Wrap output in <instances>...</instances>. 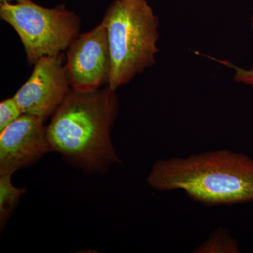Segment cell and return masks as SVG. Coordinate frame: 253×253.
<instances>
[{"mask_svg":"<svg viewBox=\"0 0 253 253\" xmlns=\"http://www.w3.org/2000/svg\"><path fill=\"white\" fill-rule=\"evenodd\" d=\"M45 120L23 113L0 131V175L13 174L52 151Z\"/></svg>","mask_w":253,"mask_h":253,"instance_id":"cell-7","label":"cell"},{"mask_svg":"<svg viewBox=\"0 0 253 253\" xmlns=\"http://www.w3.org/2000/svg\"><path fill=\"white\" fill-rule=\"evenodd\" d=\"M194 253H237L240 252L239 244L226 229L219 228L210 236L207 241L199 246Z\"/></svg>","mask_w":253,"mask_h":253,"instance_id":"cell-9","label":"cell"},{"mask_svg":"<svg viewBox=\"0 0 253 253\" xmlns=\"http://www.w3.org/2000/svg\"><path fill=\"white\" fill-rule=\"evenodd\" d=\"M158 191L182 190L206 206L253 201V159L227 149L158 160L148 176Z\"/></svg>","mask_w":253,"mask_h":253,"instance_id":"cell-2","label":"cell"},{"mask_svg":"<svg viewBox=\"0 0 253 253\" xmlns=\"http://www.w3.org/2000/svg\"><path fill=\"white\" fill-rule=\"evenodd\" d=\"M66 51V69L73 90H97L108 83L111 54L107 30L102 23L78 35Z\"/></svg>","mask_w":253,"mask_h":253,"instance_id":"cell-6","label":"cell"},{"mask_svg":"<svg viewBox=\"0 0 253 253\" xmlns=\"http://www.w3.org/2000/svg\"><path fill=\"white\" fill-rule=\"evenodd\" d=\"M251 24L253 36V14L252 17H251ZM218 61L222 63L224 66L232 68L235 71L234 79L236 81L243 83V84H247V85L253 86V68L245 69V68L238 67L237 66H235V65L230 62H228V61H219V60H218Z\"/></svg>","mask_w":253,"mask_h":253,"instance_id":"cell-11","label":"cell"},{"mask_svg":"<svg viewBox=\"0 0 253 253\" xmlns=\"http://www.w3.org/2000/svg\"><path fill=\"white\" fill-rule=\"evenodd\" d=\"M0 18L17 33L31 65L67 50L81 25L77 15L63 5L49 9L31 0L0 4Z\"/></svg>","mask_w":253,"mask_h":253,"instance_id":"cell-4","label":"cell"},{"mask_svg":"<svg viewBox=\"0 0 253 253\" xmlns=\"http://www.w3.org/2000/svg\"><path fill=\"white\" fill-rule=\"evenodd\" d=\"M118 101L116 91L81 92L71 89L47 126L53 151L87 172L104 173L120 163L111 141Z\"/></svg>","mask_w":253,"mask_h":253,"instance_id":"cell-1","label":"cell"},{"mask_svg":"<svg viewBox=\"0 0 253 253\" xmlns=\"http://www.w3.org/2000/svg\"><path fill=\"white\" fill-rule=\"evenodd\" d=\"M101 23L111 54L108 87L116 91L156 63L159 19L146 0H114Z\"/></svg>","mask_w":253,"mask_h":253,"instance_id":"cell-3","label":"cell"},{"mask_svg":"<svg viewBox=\"0 0 253 253\" xmlns=\"http://www.w3.org/2000/svg\"><path fill=\"white\" fill-rule=\"evenodd\" d=\"M12 175L10 174L0 175V227L1 231L4 229L21 196L26 192V188H18L13 185Z\"/></svg>","mask_w":253,"mask_h":253,"instance_id":"cell-8","label":"cell"},{"mask_svg":"<svg viewBox=\"0 0 253 253\" xmlns=\"http://www.w3.org/2000/svg\"><path fill=\"white\" fill-rule=\"evenodd\" d=\"M26 1V0H0V4H4V3H19L22 1Z\"/></svg>","mask_w":253,"mask_h":253,"instance_id":"cell-12","label":"cell"},{"mask_svg":"<svg viewBox=\"0 0 253 253\" xmlns=\"http://www.w3.org/2000/svg\"><path fill=\"white\" fill-rule=\"evenodd\" d=\"M71 89L61 53L38 60L31 76L14 97L23 113L46 120L54 114Z\"/></svg>","mask_w":253,"mask_h":253,"instance_id":"cell-5","label":"cell"},{"mask_svg":"<svg viewBox=\"0 0 253 253\" xmlns=\"http://www.w3.org/2000/svg\"><path fill=\"white\" fill-rule=\"evenodd\" d=\"M23 114L14 97L8 98L0 103V131L14 123Z\"/></svg>","mask_w":253,"mask_h":253,"instance_id":"cell-10","label":"cell"}]
</instances>
